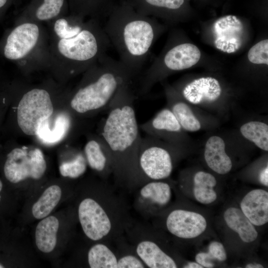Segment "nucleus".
Instances as JSON below:
<instances>
[{
    "label": "nucleus",
    "mask_w": 268,
    "mask_h": 268,
    "mask_svg": "<svg viewBox=\"0 0 268 268\" xmlns=\"http://www.w3.org/2000/svg\"><path fill=\"white\" fill-rule=\"evenodd\" d=\"M134 100L130 85L122 87L107 110L100 134L113 157L116 184L130 192L148 182L138 165L141 136Z\"/></svg>",
    "instance_id": "nucleus-1"
},
{
    "label": "nucleus",
    "mask_w": 268,
    "mask_h": 268,
    "mask_svg": "<svg viewBox=\"0 0 268 268\" xmlns=\"http://www.w3.org/2000/svg\"><path fill=\"white\" fill-rule=\"evenodd\" d=\"M120 61L135 75L140 71L159 30L149 16L135 11L129 0L119 1L103 27Z\"/></svg>",
    "instance_id": "nucleus-2"
},
{
    "label": "nucleus",
    "mask_w": 268,
    "mask_h": 268,
    "mask_svg": "<svg viewBox=\"0 0 268 268\" xmlns=\"http://www.w3.org/2000/svg\"><path fill=\"white\" fill-rule=\"evenodd\" d=\"M77 215L84 234L94 242H114L133 219L124 198L106 181L81 200Z\"/></svg>",
    "instance_id": "nucleus-3"
},
{
    "label": "nucleus",
    "mask_w": 268,
    "mask_h": 268,
    "mask_svg": "<svg viewBox=\"0 0 268 268\" xmlns=\"http://www.w3.org/2000/svg\"><path fill=\"white\" fill-rule=\"evenodd\" d=\"M135 75L120 61L105 54L90 67L70 101V107L79 114L107 110L120 90L130 85Z\"/></svg>",
    "instance_id": "nucleus-4"
},
{
    "label": "nucleus",
    "mask_w": 268,
    "mask_h": 268,
    "mask_svg": "<svg viewBox=\"0 0 268 268\" xmlns=\"http://www.w3.org/2000/svg\"><path fill=\"white\" fill-rule=\"evenodd\" d=\"M111 46L103 27L97 19L84 23L75 36L61 39L58 43L59 52L76 70L90 67Z\"/></svg>",
    "instance_id": "nucleus-5"
},
{
    "label": "nucleus",
    "mask_w": 268,
    "mask_h": 268,
    "mask_svg": "<svg viewBox=\"0 0 268 268\" xmlns=\"http://www.w3.org/2000/svg\"><path fill=\"white\" fill-rule=\"evenodd\" d=\"M124 234L147 268L178 267L175 259L157 240L154 229L147 223L133 219L126 228Z\"/></svg>",
    "instance_id": "nucleus-6"
},
{
    "label": "nucleus",
    "mask_w": 268,
    "mask_h": 268,
    "mask_svg": "<svg viewBox=\"0 0 268 268\" xmlns=\"http://www.w3.org/2000/svg\"><path fill=\"white\" fill-rule=\"evenodd\" d=\"M53 111L49 93L42 89H32L22 96L18 103V125L26 134L36 135L40 123L50 118Z\"/></svg>",
    "instance_id": "nucleus-7"
},
{
    "label": "nucleus",
    "mask_w": 268,
    "mask_h": 268,
    "mask_svg": "<svg viewBox=\"0 0 268 268\" xmlns=\"http://www.w3.org/2000/svg\"><path fill=\"white\" fill-rule=\"evenodd\" d=\"M46 162L42 151L36 148L30 150L15 148L6 155L3 167L6 179L17 183L28 178L38 180L45 173Z\"/></svg>",
    "instance_id": "nucleus-8"
},
{
    "label": "nucleus",
    "mask_w": 268,
    "mask_h": 268,
    "mask_svg": "<svg viewBox=\"0 0 268 268\" xmlns=\"http://www.w3.org/2000/svg\"><path fill=\"white\" fill-rule=\"evenodd\" d=\"M138 162L142 174L148 181L167 178L173 170L170 152L148 134L141 137Z\"/></svg>",
    "instance_id": "nucleus-9"
},
{
    "label": "nucleus",
    "mask_w": 268,
    "mask_h": 268,
    "mask_svg": "<svg viewBox=\"0 0 268 268\" xmlns=\"http://www.w3.org/2000/svg\"><path fill=\"white\" fill-rule=\"evenodd\" d=\"M134 208L143 217L155 215L169 203L172 197L170 186L160 180H150L136 190Z\"/></svg>",
    "instance_id": "nucleus-10"
},
{
    "label": "nucleus",
    "mask_w": 268,
    "mask_h": 268,
    "mask_svg": "<svg viewBox=\"0 0 268 268\" xmlns=\"http://www.w3.org/2000/svg\"><path fill=\"white\" fill-rule=\"evenodd\" d=\"M39 36L38 26L33 23H24L7 34L2 45V54L10 61H17L26 56L35 46Z\"/></svg>",
    "instance_id": "nucleus-11"
},
{
    "label": "nucleus",
    "mask_w": 268,
    "mask_h": 268,
    "mask_svg": "<svg viewBox=\"0 0 268 268\" xmlns=\"http://www.w3.org/2000/svg\"><path fill=\"white\" fill-rule=\"evenodd\" d=\"M201 54L199 48L191 43H181L172 46L160 60L155 62L142 77L148 76L161 68L169 71H178L189 68L200 60Z\"/></svg>",
    "instance_id": "nucleus-12"
},
{
    "label": "nucleus",
    "mask_w": 268,
    "mask_h": 268,
    "mask_svg": "<svg viewBox=\"0 0 268 268\" xmlns=\"http://www.w3.org/2000/svg\"><path fill=\"white\" fill-rule=\"evenodd\" d=\"M212 32L215 47L223 52L235 53L242 45L244 27L235 15H227L217 19L213 24Z\"/></svg>",
    "instance_id": "nucleus-13"
},
{
    "label": "nucleus",
    "mask_w": 268,
    "mask_h": 268,
    "mask_svg": "<svg viewBox=\"0 0 268 268\" xmlns=\"http://www.w3.org/2000/svg\"><path fill=\"white\" fill-rule=\"evenodd\" d=\"M165 224L170 234L183 239L199 236L205 231L207 226L202 215L182 209L171 210L165 218Z\"/></svg>",
    "instance_id": "nucleus-14"
},
{
    "label": "nucleus",
    "mask_w": 268,
    "mask_h": 268,
    "mask_svg": "<svg viewBox=\"0 0 268 268\" xmlns=\"http://www.w3.org/2000/svg\"><path fill=\"white\" fill-rule=\"evenodd\" d=\"M87 164L102 178L106 179L113 173L114 163L111 152L102 138L89 139L84 149Z\"/></svg>",
    "instance_id": "nucleus-15"
},
{
    "label": "nucleus",
    "mask_w": 268,
    "mask_h": 268,
    "mask_svg": "<svg viewBox=\"0 0 268 268\" xmlns=\"http://www.w3.org/2000/svg\"><path fill=\"white\" fill-rule=\"evenodd\" d=\"M222 89L218 81L212 77H203L194 80L183 89L184 97L194 104L213 102L221 95Z\"/></svg>",
    "instance_id": "nucleus-16"
},
{
    "label": "nucleus",
    "mask_w": 268,
    "mask_h": 268,
    "mask_svg": "<svg viewBox=\"0 0 268 268\" xmlns=\"http://www.w3.org/2000/svg\"><path fill=\"white\" fill-rule=\"evenodd\" d=\"M241 210L254 225L261 226L268 221V193L262 189L249 192L242 199Z\"/></svg>",
    "instance_id": "nucleus-17"
},
{
    "label": "nucleus",
    "mask_w": 268,
    "mask_h": 268,
    "mask_svg": "<svg viewBox=\"0 0 268 268\" xmlns=\"http://www.w3.org/2000/svg\"><path fill=\"white\" fill-rule=\"evenodd\" d=\"M204 159L208 166L219 174H226L230 171L232 164L225 152V144L219 136H212L206 142Z\"/></svg>",
    "instance_id": "nucleus-18"
},
{
    "label": "nucleus",
    "mask_w": 268,
    "mask_h": 268,
    "mask_svg": "<svg viewBox=\"0 0 268 268\" xmlns=\"http://www.w3.org/2000/svg\"><path fill=\"white\" fill-rule=\"evenodd\" d=\"M146 134L155 137L179 133L181 126L170 109L160 110L151 120L139 125Z\"/></svg>",
    "instance_id": "nucleus-19"
},
{
    "label": "nucleus",
    "mask_w": 268,
    "mask_h": 268,
    "mask_svg": "<svg viewBox=\"0 0 268 268\" xmlns=\"http://www.w3.org/2000/svg\"><path fill=\"white\" fill-rule=\"evenodd\" d=\"M51 126L49 118L43 120L39 124L36 135L43 142L53 144L62 140L68 132L71 126V118L66 113L57 115Z\"/></svg>",
    "instance_id": "nucleus-20"
},
{
    "label": "nucleus",
    "mask_w": 268,
    "mask_h": 268,
    "mask_svg": "<svg viewBox=\"0 0 268 268\" xmlns=\"http://www.w3.org/2000/svg\"><path fill=\"white\" fill-rule=\"evenodd\" d=\"M136 12L149 15H171L183 8L185 0H129Z\"/></svg>",
    "instance_id": "nucleus-21"
},
{
    "label": "nucleus",
    "mask_w": 268,
    "mask_h": 268,
    "mask_svg": "<svg viewBox=\"0 0 268 268\" xmlns=\"http://www.w3.org/2000/svg\"><path fill=\"white\" fill-rule=\"evenodd\" d=\"M224 219L227 226L237 233L244 242L251 243L257 239L258 233L254 225L241 209L228 208L224 213Z\"/></svg>",
    "instance_id": "nucleus-22"
},
{
    "label": "nucleus",
    "mask_w": 268,
    "mask_h": 268,
    "mask_svg": "<svg viewBox=\"0 0 268 268\" xmlns=\"http://www.w3.org/2000/svg\"><path fill=\"white\" fill-rule=\"evenodd\" d=\"M59 222L55 216H47L37 225L35 231V242L38 249L45 253L51 252L57 244V235Z\"/></svg>",
    "instance_id": "nucleus-23"
},
{
    "label": "nucleus",
    "mask_w": 268,
    "mask_h": 268,
    "mask_svg": "<svg viewBox=\"0 0 268 268\" xmlns=\"http://www.w3.org/2000/svg\"><path fill=\"white\" fill-rule=\"evenodd\" d=\"M87 261L91 268H117V256L110 243L96 242L89 249Z\"/></svg>",
    "instance_id": "nucleus-24"
},
{
    "label": "nucleus",
    "mask_w": 268,
    "mask_h": 268,
    "mask_svg": "<svg viewBox=\"0 0 268 268\" xmlns=\"http://www.w3.org/2000/svg\"><path fill=\"white\" fill-rule=\"evenodd\" d=\"M216 180L211 174L203 171L198 172L194 178V195L198 201L209 204L214 201L217 194L213 189Z\"/></svg>",
    "instance_id": "nucleus-25"
},
{
    "label": "nucleus",
    "mask_w": 268,
    "mask_h": 268,
    "mask_svg": "<svg viewBox=\"0 0 268 268\" xmlns=\"http://www.w3.org/2000/svg\"><path fill=\"white\" fill-rule=\"evenodd\" d=\"M117 256V268H145L146 265L137 254L134 247L124 235L114 241Z\"/></svg>",
    "instance_id": "nucleus-26"
},
{
    "label": "nucleus",
    "mask_w": 268,
    "mask_h": 268,
    "mask_svg": "<svg viewBox=\"0 0 268 268\" xmlns=\"http://www.w3.org/2000/svg\"><path fill=\"white\" fill-rule=\"evenodd\" d=\"M61 196L62 191L59 186L49 187L33 204L32 208L33 216L37 219L48 216L59 203Z\"/></svg>",
    "instance_id": "nucleus-27"
},
{
    "label": "nucleus",
    "mask_w": 268,
    "mask_h": 268,
    "mask_svg": "<svg viewBox=\"0 0 268 268\" xmlns=\"http://www.w3.org/2000/svg\"><path fill=\"white\" fill-rule=\"evenodd\" d=\"M242 134L260 148L268 150V126L257 121L248 122L240 128Z\"/></svg>",
    "instance_id": "nucleus-28"
},
{
    "label": "nucleus",
    "mask_w": 268,
    "mask_h": 268,
    "mask_svg": "<svg viewBox=\"0 0 268 268\" xmlns=\"http://www.w3.org/2000/svg\"><path fill=\"white\" fill-rule=\"evenodd\" d=\"M170 109L176 117L181 127L185 130L196 132L201 129L200 122L187 104L182 101H174Z\"/></svg>",
    "instance_id": "nucleus-29"
},
{
    "label": "nucleus",
    "mask_w": 268,
    "mask_h": 268,
    "mask_svg": "<svg viewBox=\"0 0 268 268\" xmlns=\"http://www.w3.org/2000/svg\"><path fill=\"white\" fill-rule=\"evenodd\" d=\"M87 165L84 153L78 152L70 160L61 164L60 172L64 177L76 179L85 172Z\"/></svg>",
    "instance_id": "nucleus-30"
},
{
    "label": "nucleus",
    "mask_w": 268,
    "mask_h": 268,
    "mask_svg": "<svg viewBox=\"0 0 268 268\" xmlns=\"http://www.w3.org/2000/svg\"><path fill=\"white\" fill-rule=\"evenodd\" d=\"M84 23L78 18L71 23L65 18L56 20L54 25V30L56 35L61 39H68L77 35L82 29Z\"/></svg>",
    "instance_id": "nucleus-31"
},
{
    "label": "nucleus",
    "mask_w": 268,
    "mask_h": 268,
    "mask_svg": "<svg viewBox=\"0 0 268 268\" xmlns=\"http://www.w3.org/2000/svg\"><path fill=\"white\" fill-rule=\"evenodd\" d=\"M64 0H44L37 9L36 16L40 20H47L57 16L61 11Z\"/></svg>",
    "instance_id": "nucleus-32"
},
{
    "label": "nucleus",
    "mask_w": 268,
    "mask_h": 268,
    "mask_svg": "<svg viewBox=\"0 0 268 268\" xmlns=\"http://www.w3.org/2000/svg\"><path fill=\"white\" fill-rule=\"evenodd\" d=\"M249 61L255 64L268 65V40L265 39L253 46L248 53Z\"/></svg>",
    "instance_id": "nucleus-33"
},
{
    "label": "nucleus",
    "mask_w": 268,
    "mask_h": 268,
    "mask_svg": "<svg viewBox=\"0 0 268 268\" xmlns=\"http://www.w3.org/2000/svg\"><path fill=\"white\" fill-rule=\"evenodd\" d=\"M207 254L210 260H217L223 262L225 261L227 258L226 253L223 245L217 241H213L209 244Z\"/></svg>",
    "instance_id": "nucleus-34"
},
{
    "label": "nucleus",
    "mask_w": 268,
    "mask_h": 268,
    "mask_svg": "<svg viewBox=\"0 0 268 268\" xmlns=\"http://www.w3.org/2000/svg\"><path fill=\"white\" fill-rule=\"evenodd\" d=\"M196 262L204 268H211L214 267L212 263L208 259L205 252L199 253L195 257Z\"/></svg>",
    "instance_id": "nucleus-35"
},
{
    "label": "nucleus",
    "mask_w": 268,
    "mask_h": 268,
    "mask_svg": "<svg viewBox=\"0 0 268 268\" xmlns=\"http://www.w3.org/2000/svg\"><path fill=\"white\" fill-rule=\"evenodd\" d=\"M260 182L264 185L268 186V167L265 168L260 173L259 176Z\"/></svg>",
    "instance_id": "nucleus-36"
},
{
    "label": "nucleus",
    "mask_w": 268,
    "mask_h": 268,
    "mask_svg": "<svg viewBox=\"0 0 268 268\" xmlns=\"http://www.w3.org/2000/svg\"><path fill=\"white\" fill-rule=\"evenodd\" d=\"M185 268H202V266L197 262H189L186 265L184 266Z\"/></svg>",
    "instance_id": "nucleus-37"
},
{
    "label": "nucleus",
    "mask_w": 268,
    "mask_h": 268,
    "mask_svg": "<svg viewBox=\"0 0 268 268\" xmlns=\"http://www.w3.org/2000/svg\"><path fill=\"white\" fill-rule=\"evenodd\" d=\"M245 268H263L264 267L261 264H247Z\"/></svg>",
    "instance_id": "nucleus-38"
},
{
    "label": "nucleus",
    "mask_w": 268,
    "mask_h": 268,
    "mask_svg": "<svg viewBox=\"0 0 268 268\" xmlns=\"http://www.w3.org/2000/svg\"><path fill=\"white\" fill-rule=\"evenodd\" d=\"M7 1V0H0V9L6 4Z\"/></svg>",
    "instance_id": "nucleus-39"
},
{
    "label": "nucleus",
    "mask_w": 268,
    "mask_h": 268,
    "mask_svg": "<svg viewBox=\"0 0 268 268\" xmlns=\"http://www.w3.org/2000/svg\"><path fill=\"white\" fill-rule=\"evenodd\" d=\"M2 188V183L0 180V192L1 191Z\"/></svg>",
    "instance_id": "nucleus-40"
},
{
    "label": "nucleus",
    "mask_w": 268,
    "mask_h": 268,
    "mask_svg": "<svg viewBox=\"0 0 268 268\" xmlns=\"http://www.w3.org/2000/svg\"><path fill=\"white\" fill-rule=\"evenodd\" d=\"M4 267L0 264V268H3Z\"/></svg>",
    "instance_id": "nucleus-41"
}]
</instances>
